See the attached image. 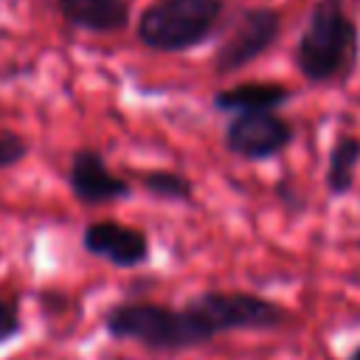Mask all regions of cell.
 Returning <instances> with one entry per match:
<instances>
[{
    "label": "cell",
    "mask_w": 360,
    "mask_h": 360,
    "mask_svg": "<svg viewBox=\"0 0 360 360\" xmlns=\"http://www.w3.org/2000/svg\"><path fill=\"white\" fill-rule=\"evenodd\" d=\"M360 62V25L343 0H315L292 48V65L312 87L346 82Z\"/></svg>",
    "instance_id": "6da1fadb"
},
{
    "label": "cell",
    "mask_w": 360,
    "mask_h": 360,
    "mask_svg": "<svg viewBox=\"0 0 360 360\" xmlns=\"http://www.w3.org/2000/svg\"><path fill=\"white\" fill-rule=\"evenodd\" d=\"M101 326L112 340L138 343L158 354H177L214 340L186 307L172 309L158 301H118L104 309Z\"/></svg>",
    "instance_id": "7a4b0ae2"
},
{
    "label": "cell",
    "mask_w": 360,
    "mask_h": 360,
    "mask_svg": "<svg viewBox=\"0 0 360 360\" xmlns=\"http://www.w3.org/2000/svg\"><path fill=\"white\" fill-rule=\"evenodd\" d=\"M225 0H152L135 22V37L155 53H186L211 42L222 25Z\"/></svg>",
    "instance_id": "3957f363"
},
{
    "label": "cell",
    "mask_w": 360,
    "mask_h": 360,
    "mask_svg": "<svg viewBox=\"0 0 360 360\" xmlns=\"http://www.w3.org/2000/svg\"><path fill=\"white\" fill-rule=\"evenodd\" d=\"M214 338L228 332H270L287 321V309L245 290H200L183 304Z\"/></svg>",
    "instance_id": "277c9868"
},
{
    "label": "cell",
    "mask_w": 360,
    "mask_h": 360,
    "mask_svg": "<svg viewBox=\"0 0 360 360\" xmlns=\"http://www.w3.org/2000/svg\"><path fill=\"white\" fill-rule=\"evenodd\" d=\"M284 17L273 6H242L228 20L222 17L219 42L214 48V73L231 76L262 59L281 37Z\"/></svg>",
    "instance_id": "5b68a950"
},
{
    "label": "cell",
    "mask_w": 360,
    "mask_h": 360,
    "mask_svg": "<svg viewBox=\"0 0 360 360\" xmlns=\"http://www.w3.org/2000/svg\"><path fill=\"white\" fill-rule=\"evenodd\" d=\"M295 141V127L278 110L259 112H236L225 124L222 143L231 155L259 163L281 155Z\"/></svg>",
    "instance_id": "8992f818"
},
{
    "label": "cell",
    "mask_w": 360,
    "mask_h": 360,
    "mask_svg": "<svg viewBox=\"0 0 360 360\" xmlns=\"http://www.w3.org/2000/svg\"><path fill=\"white\" fill-rule=\"evenodd\" d=\"M82 248L112 264L121 270H132V267H143L152 259V242L146 236V231L115 222V219H96L87 222L82 231Z\"/></svg>",
    "instance_id": "52a82bcc"
},
{
    "label": "cell",
    "mask_w": 360,
    "mask_h": 360,
    "mask_svg": "<svg viewBox=\"0 0 360 360\" xmlns=\"http://www.w3.org/2000/svg\"><path fill=\"white\" fill-rule=\"evenodd\" d=\"M68 188L82 205H107L132 197V183L112 174L98 149L82 146L70 152L68 163Z\"/></svg>",
    "instance_id": "ba28073f"
},
{
    "label": "cell",
    "mask_w": 360,
    "mask_h": 360,
    "mask_svg": "<svg viewBox=\"0 0 360 360\" xmlns=\"http://www.w3.org/2000/svg\"><path fill=\"white\" fill-rule=\"evenodd\" d=\"M56 6L76 31L110 37L129 25V0H56Z\"/></svg>",
    "instance_id": "9c48e42d"
},
{
    "label": "cell",
    "mask_w": 360,
    "mask_h": 360,
    "mask_svg": "<svg viewBox=\"0 0 360 360\" xmlns=\"http://www.w3.org/2000/svg\"><path fill=\"white\" fill-rule=\"evenodd\" d=\"M292 98V90L281 82H242L222 87L211 96V107L217 112H259V110H281Z\"/></svg>",
    "instance_id": "30bf717a"
},
{
    "label": "cell",
    "mask_w": 360,
    "mask_h": 360,
    "mask_svg": "<svg viewBox=\"0 0 360 360\" xmlns=\"http://www.w3.org/2000/svg\"><path fill=\"white\" fill-rule=\"evenodd\" d=\"M357 166H360V138L352 132L338 135L326 155V172H323L326 191L332 197L352 194L354 180H357Z\"/></svg>",
    "instance_id": "8fae6325"
},
{
    "label": "cell",
    "mask_w": 360,
    "mask_h": 360,
    "mask_svg": "<svg viewBox=\"0 0 360 360\" xmlns=\"http://www.w3.org/2000/svg\"><path fill=\"white\" fill-rule=\"evenodd\" d=\"M141 188L160 200V202H177V205H188L194 200V186L186 174L172 172V169H152L146 174H141Z\"/></svg>",
    "instance_id": "7c38bea8"
},
{
    "label": "cell",
    "mask_w": 360,
    "mask_h": 360,
    "mask_svg": "<svg viewBox=\"0 0 360 360\" xmlns=\"http://www.w3.org/2000/svg\"><path fill=\"white\" fill-rule=\"evenodd\" d=\"M31 155V143L14 132V129H0V172L20 166Z\"/></svg>",
    "instance_id": "4fadbf2b"
},
{
    "label": "cell",
    "mask_w": 360,
    "mask_h": 360,
    "mask_svg": "<svg viewBox=\"0 0 360 360\" xmlns=\"http://www.w3.org/2000/svg\"><path fill=\"white\" fill-rule=\"evenodd\" d=\"M22 335V312L14 298L0 295V346L17 340Z\"/></svg>",
    "instance_id": "5bb4252c"
},
{
    "label": "cell",
    "mask_w": 360,
    "mask_h": 360,
    "mask_svg": "<svg viewBox=\"0 0 360 360\" xmlns=\"http://www.w3.org/2000/svg\"><path fill=\"white\" fill-rule=\"evenodd\" d=\"M346 360H360V343H357V346L349 352V357H346Z\"/></svg>",
    "instance_id": "9a60e30c"
}]
</instances>
